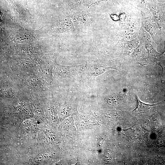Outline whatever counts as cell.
Listing matches in <instances>:
<instances>
[{
  "instance_id": "obj_1",
  "label": "cell",
  "mask_w": 165,
  "mask_h": 165,
  "mask_svg": "<svg viewBox=\"0 0 165 165\" xmlns=\"http://www.w3.org/2000/svg\"><path fill=\"white\" fill-rule=\"evenodd\" d=\"M137 104L136 108L132 112H142L148 111L152 109L156 104H148L141 102L139 99L137 95L136 97Z\"/></svg>"
},
{
  "instance_id": "obj_2",
  "label": "cell",
  "mask_w": 165,
  "mask_h": 165,
  "mask_svg": "<svg viewBox=\"0 0 165 165\" xmlns=\"http://www.w3.org/2000/svg\"><path fill=\"white\" fill-rule=\"evenodd\" d=\"M103 157L104 160L108 162H110L112 160V155L110 152L107 150L103 154Z\"/></svg>"
}]
</instances>
